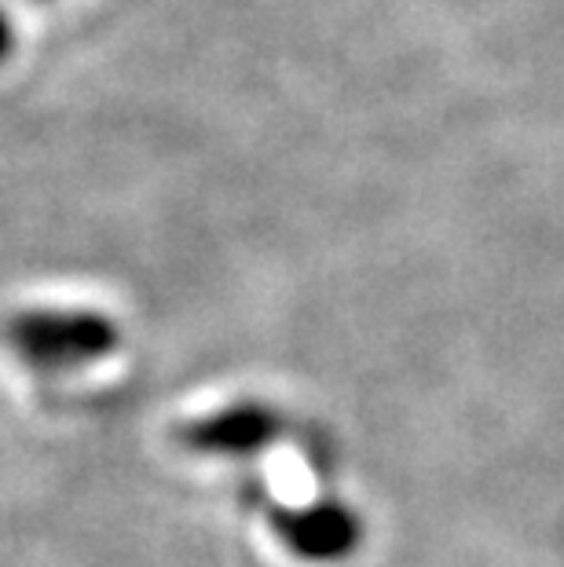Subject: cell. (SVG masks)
<instances>
[{
	"label": "cell",
	"mask_w": 564,
	"mask_h": 567,
	"mask_svg": "<svg viewBox=\"0 0 564 567\" xmlns=\"http://www.w3.org/2000/svg\"><path fill=\"white\" fill-rule=\"evenodd\" d=\"M0 344L38 373H70L111 359L122 326L95 308H22L0 322Z\"/></svg>",
	"instance_id": "6da1fadb"
},
{
	"label": "cell",
	"mask_w": 564,
	"mask_h": 567,
	"mask_svg": "<svg viewBox=\"0 0 564 567\" xmlns=\"http://www.w3.org/2000/svg\"><path fill=\"white\" fill-rule=\"evenodd\" d=\"M271 530L279 542L294 553L297 560L308 564H341L363 546V516L352 505L322 498L308 505H275L268 513Z\"/></svg>",
	"instance_id": "7a4b0ae2"
},
{
	"label": "cell",
	"mask_w": 564,
	"mask_h": 567,
	"mask_svg": "<svg viewBox=\"0 0 564 567\" xmlns=\"http://www.w3.org/2000/svg\"><path fill=\"white\" fill-rule=\"evenodd\" d=\"M283 436V414L271 403L238 400L176 429V443L202 457H257Z\"/></svg>",
	"instance_id": "3957f363"
},
{
	"label": "cell",
	"mask_w": 564,
	"mask_h": 567,
	"mask_svg": "<svg viewBox=\"0 0 564 567\" xmlns=\"http://www.w3.org/2000/svg\"><path fill=\"white\" fill-rule=\"evenodd\" d=\"M11 48H16V30H11V22H8V16L0 11V63L11 55Z\"/></svg>",
	"instance_id": "277c9868"
}]
</instances>
